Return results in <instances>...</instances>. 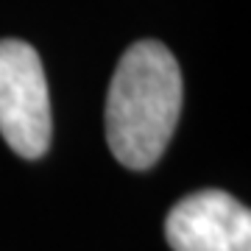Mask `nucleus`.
I'll use <instances>...</instances> for the list:
<instances>
[{"label":"nucleus","mask_w":251,"mask_h":251,"mask_svg":"<svg viewBox=\"0 0 251 251\" xmlns=\"http://www.w3.org/2000/svg\"><path fill=\"white\" fill-rule=\"evenodd\" d=\"M173 251H251V212L224 190L181 198L165 221Z\"/></svg>","instance_id":"obj_3"},{"label":"nucleus","mask_w":251,"mask_h":251,"mask_svg":"<svg viewBox=\"0 0 251 251\" xmlns=\"http://www.w3.org/2000/svg\"><path fill=\"white\" fill-rule=\"evenodd\" d=\"M0 134L23 159H39L53 134L45 70L23 39H0Z\"/></svg>","instance_id":"obj_2"},{"label":"nucleus","mask_w":251,"mask_h":251,"mask_svg":"<svg viewBox=\"0 0 251 251\" xmlns=\"http://www.w3.org/2000/svg\"><path fill=\"white\" fill-rule=\"evenodd\" d=\"M181 112V70L168 48L140 39L115 67L103 109L106 143L131 171L159 162Z\"/></svg>","instance_id":"obj_1"}]
</instances>
